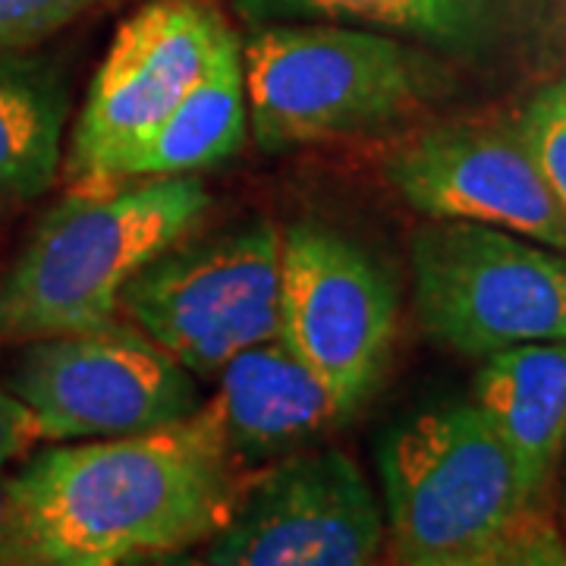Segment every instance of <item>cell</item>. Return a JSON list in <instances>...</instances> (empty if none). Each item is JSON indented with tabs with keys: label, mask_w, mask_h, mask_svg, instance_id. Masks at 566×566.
<instances>
[{
	"label": "cell",
	"mask_w": 566,
	"mask_h": 566,
	"mask_svg": "<svg viewBox=\"0 0 566 566\" xmlns=\"http://www.w3.org/2000/svg\"><path fill=\"white\" fill-rule=\"evenodd\" d=\"M10 485L35 566H142L211 542L245 479L202 406L139 434L48 447Z\"/></svg>",
	"instance_id": "cell-1"
},
{
	"label": "cell",
	"mask_w": 566,
	"mask_h": 566,
	"mask_svg": "<svg viewBox=\"0 0 566 566\" xmlns=\"http://www.w3.org/2000/svg\"><path fill=\"white\" fill-rule=\"evenodd\" d=\"M211 205L192 174L73 189L0 277V344L117 322L126 283L186 240Z\"/></svg>",
	"instance_id": "cell-2"
},
{
	"label": "cell",
	"mask_w": 566,
	"mask_h": 566,
	"mask_svg": "<svg viewBox=\"0 0 566 566\" xmlns=\"http://www.w3.org/2000/svg\"><path fill=\"white\" fill-rule=\"evenodd\" d=\"M240 54L249 133L268 151L385 129L434 82L406 41L337 22H259Z\"/></svg>",
	"instance_id": "cell-3"
},
{
	"label": "cell",
	"mask_w": 566,
	"mask_h": 566,
	"mask_svg": "<svg viewBox=\"0 0 566 566\" xmlns=\"http://www.w3.org/2000/svg\"><path fill=\"white\" fill-rule=\"evenodd\" d=\"M378 472L397 566L431 564L479 545L538 504L472 400H444L397 419L381 434Z\"/></svg>",
	"instance_id": "cell-4"
},
{
	"label": "cell",
	"mask_w": 566,
	"mask_h": 566,
	"mask_svg": "<svg viewBox=\"0 0 566 566\" xmlns=\"http://www.w3.org/2000/svg\"><path fill=\"white\" fill-rule=\"evenodd\" d=\"M412 300L424 334L488 359L523 344L566 340V255L469 221H424L409 240Z\"/></svg>",
	"instance_id": "cell-5"
},
{
	"label": "cell",
	"mask_w": 566,
	"mask_h": 566,
	"mask_svg": "<svg viewBox=\"0 0 566 566\" xmlns=\"http://www.w3.org/2000/svg\"><path fill=\"white\" fill-rule=\"evenodd\" d=\"M120 308L196 378L281 331V230L264 218L174 243L126 283Z\"/></svg>",
	"instance_id": "cell-6"
},
{
	"label": "cell",
	"mask_w": 566,
	"mask_h": 566,
	"mask_svg": "<svg viewBox=\"0 0 566 566\" xmlns=\"http://www.w3.org/2000/svg\"><path fill=\"white\" fill-rule=\"evenodd\" d=\"M277 334L356 416L381 385L400 334L394 271L331 223H290L281 233Z\"/></svg>",
	"instance_id": "cell-7"
},
{
	"label": "cell",
	"mask_w": 566,
	"mask_h": 566,
	"mask_svg": "<svg viewBox=\"0 0 566 566\" xmlns=\"http://www.w3.org/2000/svg\"><path fill=\"white\" fill-rule=\"evenodd\" d=\"M7 387L39 419L41 441L123 438L202 409L196 375L120 322L22 344Z\"/></svg>",
	"instance_id": "cell-8"
},
{
	"label": "cell",
	"mask_w": 566,
	"mask_h": 566,
	"mask_svg": "<svg viewBox=\"0 0 566 566\" xmlns=\"http://www.w3.org/2000/svg\"><path fill=\"white\" fill-rule=\"evenodd\" d=\"M230 35L199 0H151L117 29L73 129L66 174L76 189L114 186L123 161L202 80Z\"/></svg>",
	"instance_id": "cell-9"
},
{
	"label": "cell",
	"mask_w": 566,
	"mask_h": 566,
	"mask_svg": "<svg viewBox=\"0 0 566 566\" xmlns=\"http://www.w3.org/2000/svg\"><path fill=\"white\" fill-rule=\"evenodd\" d=\"M385 506L337 447L293 453L245 482L211 538V566H378Z\"/></svg>",
	"instance_id": "cell-10"
},
{
	"label": "cell",
	"mask_w": 566,
	"mask_h": 566,
	"mask_svg": "<svg viewBox=\"0 0 566 566\" xmlns=\"http://www.w3.org/2000/svg\"><path fill=\"white\" fill-rule=\"evenodd\" d=\"M385 174L424 221L485 223L566 255V214L513 126H428L390 155Z\"/></svg>",
	"instance_id": "cell-11"
},
{
	"label": "cell",
	"mask_w": 566,
	"mask_h": 566,
	"mask_svg": "<svg viewBox=\"0 0 566 566\" xmlns=\"http://www.w3.org/2000/svg\"><path fill=\"white\" fill-rule=\"evenodd\" d=\"M205 409L240 463L286 453L349 419L322 375L283 344L281 334L223 365L218 394Z\"/></svg>",
	"instance_id": "cell-12"
},
{
	"label": "cell",
	"mask_w": 566,
	"mask_h": 566,
	"mask_svg": "<svg viewBox=\"0 0 566 566\" xmlns=\"http://www.w3.org/2000/svg\"><path fill=\"white\" fill-rule=\"evenodd\" d=\"M469 400L513 453L528 497L542 504L566 457V340L488 356L472 378Z\"/></svg>",
	"instance_id": "cell-13"
},
{
	"label": "cell",
	"mask_w": 566,
	"mask_h": 566,
	"mask_svg": "<svg viewBox=\"0 0 566 566\" xmlns=\"http://www.w3.org/2000/svg\"><path fill=\"white\" fill-rule=\"evenodd\" d=\"M249 133L243 54L230 32L218 44L205 76L182 98L158 129L123 161L117 182L182 177L227 161L243 148Z\"/></svg>",
	"instance_id": "cell-14"
},
{
	"label": "cell",
	"mask_w": 566,
	"mask_h": 566,
	"mask_svg": "<svg viewBox=\"0 0 566 566\" xmlns=\"http://www.w3.org/2000/svg\"><path fill=\"white\" fill-rule=\"evenodd\" d=\"M259 22H337L416 41L444 54H482L504 35L510 0H237Z\"/></svg>",
	"instance_id": "cell-15"
},
{
	"label": "cell",
	"mask_w": 566,
	"mask_h": 566,
	"mask_svg": "<svg viewBox=\"0 0 566 566\" xmlns=\"http://www.w3.org/2000/svg\"><path fill=\"white\" fill-rule=\"evenodd\" d=\"M70 92L61 70L0 44V202H32L57 177Z\"/></svg>",
	"instance_id": "cell-16"
},
{
	"label": "cell",
	"mask_w": 566,
	"mask_h": 566,
	"mask_svg": "<svg viewBox=\"0 0 566 566\" xmlns=\"http://www.w3.org/2000/svg\"><path fill=\"white\" fill-rule=\"evenodd\" d=\"M422 566H566V532L545 506L532 504L485 542Z\"/></svg>",
	"instance_id": "cell-17"
},
{
	"label": "cell",
	"mask_w": 566,
	"mask_h": 566,
	"mask_svg": "<svg viewBox=\"0 0 566 566\" xmlns=\"http://www.w3.org/2000/svg\"><path fill=\"white\" fill-rule=\"evenodd\" d=\"M513 129L566 214V73L528 98Z\"/></svg>",
	"instance_id": "cell-18"
},
{
	"label": "cell",
	"mask_w": 566,
	"mask_h": 566,
	"mask_svg": "<svg viewBox=\"0 0 566 566\" xmlns=\"http://www.w3.org/2000/svg\"><path fill=\"white\" fill-rule=\"evenodd\" d=\"M104 0H0V44L25 48L57 32Z\"/></svg>",
	"instance_id": "cell-19"
},
{
	"label": "cell",
	"mask_w": 566,
	"mask_h": 566,
	"mask_svg": "<svg viewBox=\"0 0 566 566\" xmlns=\"http://www.w3.org/2000/svg\"><path fill=\"white\" fill-rule=\"evenodd\" d=\"M41 441L39 419L10 387H0V472L32 453Z\"/></svg>",
	"instance_id": "cell-20"
},
{
	"label": "cell",
	"mask_w": 566,
	"mask_h": 566,
	"mask_svg": "<svg viewBox=\"0 0 566 566\" xmlns=\"http://www.w3.org/2000/svg\"><path fill=\"white\" fill-rule=\"evenodd\" d=\"M0 566H35L32 551L22 535L20 510L13 501L10 475L0 472Z\"/></svg>",
	"instance_id": "cell-21"
},
{
	"label": "cell",
	"mask_w": 566,
	"mask_h": 566,
	"mask_svg": "<svg viewBox=\"0 0 566 566\" xmlns=\"http://www.w3.org/2000/svg\"><path fill=\"white\" fill-rule=\"evenodd\" d=\"M142 566H211L208 560H199V557H182V554H174V557H161V560H151V564Z\"/></svg>",
	"instance_id": "cell-22"
},
{
	"label": "cell",
	"mask_w": 566,
	"mask_h": 566,
	"mask_svg": "<svg viewBox=\"0 0 566 566\" xmlns=\"http://www.w3.org/2000/svg\"><path fill=\"white\" fill-rule=\"evenodd\" d=\"M564 506H566V485H564Z\"/></svg>",
	"instance_id": "cell-23"
}]
</instances>
